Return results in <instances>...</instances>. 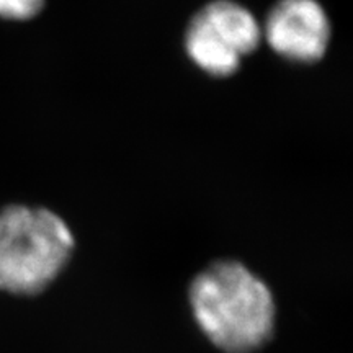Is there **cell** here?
<instances>
[{"mask_svg": "<svg viewBox=\"0 0 353 353\" xmlns=\"http://www.w3.org/2000/svg\"><path fill=\"white\" fill-rule=\"evenodd\" d=\"M190 307L206 339L224 353H254L272 339L276 307L270 288L234 260L198 273L188 291Z\"/></svg>", "mask_w": 353, "mask_h": 353, "instance_id": "6da1fadb", "label": "cell"}, {"mask_svg": "<svg viewBox=\"0 0 353 353\" xmlns=\"http://www.w3.org/2000/svg\"><path fill=\"white\" fill-rule=\"evenodd\" d=\"M74 234L54 211L10 205L0 210V291L33 296L50 286L74 254Z\"/></svg>", "mask_w": 353, "mask_h": 353, "instance_id": "7a4b0ae2", "label": "cell"}, {"mask_svg": "<svg viewBox=\"0 0 353 353\" xmlns=\"http://www.w3.org/2000/svg\"><path fill=\"white\" fill-rule=\"evenodd\" d=\"M260 43L262 23L236 0L208 2L193 15L185 32L188 57L213 77L236 74Z\"/></svg>", "mask_w": 353, "mask_h": 353, "instance_id": "3957f363", "label": "cell"}, {"mask_svg": "<svg viewBox=\"0 0 353 353\" xmlns=\"http://www.w3.org/2000/svg\"><path fill=\"white\" fill-rule=\"evenodd\" d=\"M332 25L319 0H278L262 25V39L276 54L304 64L324 57Z\"/></svg>", "mask_w": 353, "mask_h": 353, "instance_id": "277c9868", "label": "cell"}, {"mask_svg": "<svg viewBox=\"0 0 353 353\" xmlns=\"http://www.w3.org/2000/svg\"><path fill=\"white\" fill-rule=\"evenodd\" d=\"M46 0H0V19L25 21L43 10Z\"/></svg>", "mask_w": 353, "mask_h": 353, "instance_id": "5b68a950", "label": "cell"}]
</instances>
